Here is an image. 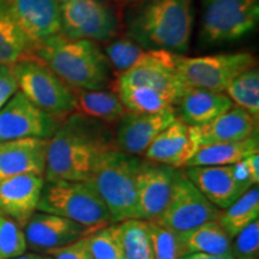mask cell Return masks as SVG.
I'll return each mask as SVG.
<instances>
[{"label":"cell","instance_id":"35","mask_svg":"<svg viewBox=\"0 0 259 259\" xmlns=\"http://www.w3.org/2000/svg\"><path fill=\"white\" fill-rule=\"evenodd\" d=\"M232 255L235 259L259 258V221L255 220L232 239Z\"/></svg>","mask_w":259,"mask_h":259},{"label":"cell","instance_id":"32","mask_svg":"<svg viewBox=\"0 0 259 259\" xmlns=\"http://www.w3.org/2000/svg\"><path fill=\"white\" fill-rule=\"evenodd\" d=\"M153 242L154 259H180L187 254L180 234L157 222H148Z\"/></svg>","mask_w":259,"mask_h":259},{"label":"cell","instance_id":"26","mask_svg":"<svg viewBox=\"0 0 259 259\" xmlns=\"http://www.w3.org/2000/svg\"><path fill=\"white\" fill-rule=\"evenodd\" d=\"M32 58V45L0 0V64L14 65Z\"/></svg>","mask_w":259,"mask_h":259},{"label":"cell","instance_id":"17","mask_svg":"<svg viewBox=\"0 0 259 259\" xmlns=\"http://www.w3.org/2000/svg\"><path fill=\"white\" fill-rule=\"evenodd\" d=\"M12 19L32 48L41 41L61 34L58 0H2Z\"/></svg>","mask_w":259,"mask_h":259},{"label":"cell","instance_id":"13","mask_svg":"<svg viewBox=\"0 0 259 259\" xmlns=\"http://www.w3.org/2000/svg\"><path fill=\"white\" fill-rule=\"evenodd\" d=\"M115 85L143 87L173 96L179 102L190 87L181 79L174 64V53L161 50H148L137 65L120 73Z\"/></svg>","mask_w":259,"mask_h":259},{"label":"cell","instance_id":"29","mask_svg":"<svg viewBox=\"0 0 259 259\" xmlns=\"http://www.w3.org/2000/svg\"><path fill=\"white\" fill-rule=\"evenodd\" d=\"M226 94L233 103L258 119L259 115V71L257 66L244 71L232 80Z\"/></svg>","mask_w":259,"mask_h":259},{"label":"cell","instance_id":"37","mask_svg":"<svg viewBox=\"0 0 259 259\" xmlns=\"http://www.w3.org/2000/svg\"><path fill=\"white\" fill-rule=\"evenodd\" d=\"M17 90L18 83L12 70V65L0 64V109Z\"/></svg>","mask_w":259,"mask_h":259},{"label":"cell","instance_id":"25","mask_svg":"<svg viewBox=\"0 0 259 259\" xmlns=\"http://www.w3.org/2000/svg\"><path fill=\"white\" fill-rule=\"evenodd\" d=\"M179 234L187 253L199 252L213 255L232 254V239L216 220Z\"/></svg>","mask_w":259,"mask_h":259},{"label":"cell","instance_id":"3","mask_svg":"<svg viewBox=\"0 0 259 259\" xmlns=\"http://www.w3.org/2000/svg\"><path fill=\"white\" fill-rule=\"evenodd\" d=\"M32 57L72 89L101 90L112 82L111 64L95 41L58 34L35 45Z\"/></svg>","mask_w":259,"mask_h":259},{"label":"cell","instance_id":"12","mask_svg":"<svg viewBox=\"0 0 259 259\" xmlns=\"http://www.w3.org/2000/svg\"><path fill=\"white\" fill-rule=\"evenodd\" d=\"M60 119L48 114L31 103L17 90L0 109V142L22 138L50 139Z\"/></svg>","mask_w":259,"mask_h":259},{"label":"cell","instance_id":"38","mask_svg":"<svg viewBox=\"0 0 259 259\" xmlns=\"http://www.w3.org/2000/svg\"><path fill=\"white\" fill-rule=\"evenodd\" d=\"M242 162H244L246 170H247V173L251 178L252 183H253L255 186H258V184H259V153L246 157L245 160H242Z\"/></svg>","mask_w":259,"mask_h":259},{"label":"cell","instance_id":"10","mask_svg":"<svg viewBox=\"0 0 259 259\" xmlns=\"http://www.w3.org/2000/svg\"><path fill=\"white\" fill-rule=\"evenodd\" d=\"M221 210L212 205L186 177L184 168L177 169L169 203L157 223L183 233L219 219Z\"/></svg>","mask_w":259,"mask_h":259},{"label":"cell","instance_id":"18","mask_svg":"<svg viewBox=\"0 0 259 259\" xmlns=\"http://www.w3.org/2000/svg\"><path fill=\"white\" fill-rule=\"evenodd\" d=\"M45 177L21 174L0 179V213L12 219L23 228L37 211Z\"/></svg>","mask_w":259,"mask_h":259},{"label":"cell","instance_id":"9","mask_svg":"<svg viewBox=\"0 0 259 259\" xmlns=\"http://www.w3.org/2000/svg\"><path fill=\"white\" fill-rule=\"evenodd\" d=\"M58 3L64 36L107 41L118 32V19L106 0H58Z\"/></svg>","mask_w":259,"mask_h":259},{"label":"cell","instance_id":"22","mask_svg":"<svg viewBox=\"0 0 259 259\" xmlns=\"http://www.w3.org/2000/svg\"><path fill=\"white\" fill-rule=\"evenodd\" d=\"M235 106L225 93L190 88L174 106L177 119L189 126H199L211 121Z\"/></svg>","mask_w":259,"mask_h":259},{"label":"cell","instance_id":"15","mask_svg":"<svg viewBox=\"0 0 259 259\" xmlns=\"http://www.w3.org/2000/svg\"><path fill=\"white\" fill-rule=\"evenodd\" d=\"M177 169L143 158L136 180L138 220L158 221L169 203Z\"/></svg>","mask_w":259,"mask_h":259},{"label":"cell","instance_id":"4","mask_svg":"<svg viewBox=\"0 0 259 259\" xmlns=\"http://www.w3.org/2000/svg\"><path fill=\"white\" fill-rule=\"evenodd\" d=\"M142 161L114 147L100 155L94 164L88 183L106 204L113 222L138 220L136 180Z\"/></svg>","mask_w":259,"mask_h":259},{"label":"cell","instance_id":"20","mask_svg":"<svg viewBox=\"0 0 259 259\" xmlns=\"http://www.w3.org/2000/svg\"><path fill=\"white\" fill-rule=\"evenodd\" d=\"M48 141L22 138L0 142V179L21 174L45 176Z\"/></svg>","mask_w":259,"mask_h":259},{"label":"cell","instance_id":"39","mask_svg":"<svg viewBox=\"0 0 259 259\" xmlns=\"http://www.w3.org/2000/svg\"><path fill=\"white\" fill-rule=\"evenodd\" d=\"M180 259H235L232 254L229 255H213L206 253H199V252H194V253H187L183 255Z\"/></svg>","mask_w":259,"mask_h":259},{"label":"cell","instance_id":"41","mask_svg":"<svg viewBox=\"0 0 259 259\" xmlns=\"http://www.w3.org/2000/svg\"><path fill=\"white\" fill-rule=\"evenodd\" d=\"M119 2H122V3H136V2H138V0H119Z\"/></svg>","mask_w":259,"mask_h":259},{"label":"cell","instance_id":"16","mask_svg":"<svg viewBox=\"0 0 259 259\" xmlns=\"http://www.w3.org/2000/svg\"><path fill=\"white\" fill-rule=\"evenodd\" d=\"M23 231L27 247L37 253H48L85 238L97 229L53 213L36 211L25 223Z\"/></svg>","mask_w":259,"mask_h":259},{"label":"cell","instance_id":"21","mask_svg":"<svg viewBox=\"0 0 259 259\" xmlns=\"http://www.w3.org/2000/svg\"><path fill=\"white\" fill-rule=\"evenodd\" d=\"M197 151L191 126L179 119L158 134L153 143L144 151V160L173 168H185L186 163Z\"/></svg>","mask_w":259,"mask_h":259},{"label":"cell","instance_id":"24","mask_svg":"<svg viewBox=\"0 0 259 259\" xmlns=\"http://www.w3.org/2000/svg\"><path fill=\"white\" fill-rule=\"evenodd\" d=\"M76 96V112L95 119L97 121L112 124L125 114L126 108L116 95L108 90L73 89Z\"/></svg>","mask_w":259,"mask_h":259},{"label":"cell","instance_id":"2","mask_svg":"<svg viewBox=\"0 0 259 259\" xmlns=\"http://www.w3.org/2000/svg\"><path fill=\"white\" fill-rule=\"evenodd\" d=\"M193 22V0H138L126 18L136 44L176 54L189 50Z\"/></svg>","mask_w":259,"mask_h":259},{"label":"cell","instance_id":"14","mask_svg":"<svg viewBox=\"0 0 259 259\" xmlns=\"http://www.w3.org/2000/svg\"><path fill=\"white\" fill-rule=\"evenodd\" d=\"M177 120L174 107L155 113L126 111L119 119L114 134V145L122 153L143 156L149 145L167 126Z\"/></svg>","mask_w":259,"mask_h":259},{"label":"cell","instance_id":"28","mask_svg":"<svg viewBox=\"0 0 259 259\" xmlns=\"http://www.w3.org/2000/svg\"><path fill=\"white\" fill-rule=\"evenodd\" d=\"M115 90L126 111L130 112L155 113L177 105L173 96L155 89L115 85Z\"/></svg>","mask_w":259,"mask_h":259},{"label":"cell","instance_id":"7","mask_svg":"<svg viewBox=\"0 0 259 259\" xmlns=\"http://www.w3.org/2000/svg\"><path fill=\"white\" fill-rule=\"evenodd\" d=\"M199 37L221 45L245 37L257 27L259 0H202Z\"/></svg>","mask_w":259,"mask_h":259},{"label":"cell","instance_id":"1","mask_svg":"<svg viewBox=\"0 0 259 259\" xmlns=\"http://www.w3.org/2000/svg\"><path fill=\"white\" fill-rule=\"evenodd\" d=\"M114 147V136L101 121L71 113L48 141L45 181H88L100 155Z\"/></svg>","mask_w":259,"mask_h":259},{"label":"cell","instance_id":"11","mask_svg":"<svg viewBox=\"0 0 259 259\" xmlns=\"http://www.w3.org/2000/svg\"><path fill=\"white\" fill-rule=\"evenodd\" d=\"M186 177L212 205L223 210L255 186L244 162L228 166H199L184 168Z\"/></svg>","mask_w":259,"mask_h":259},{"label":"cell","instance_id":"30","mask_svg":"<svg viewBox=\"0 0 259 259\" xmlns=\"http://www.w3.org/2000/svg\"><path fill=\"white\" fill-rule=\"evenodd\" d=\"M120 225L124 259H154L148 222L132 219L120 222Z\"/></svg>","mask_w":259,"mask_h":259},{"label":"cell","instance_id":"27","mask_svg":"<svg viewBox=\"0 0 259 259\" xmlns=\"http://www.w3.org/2000/svg\"><path fill=\"white\" fill-rule=\"evenodd\" d=\"M259 216V190L258 186L251 187L246 191L238 200L228 208L221 210L219 219L220 223L231 239L247 227Z\"/></svg>","mask_w":259,"mask_h":259},{"label":"cell","instance_id":"8","mask_svg":"<svg viewBox=\"0 0 259 259\" xmlns=\"http://www.w3.org/2000/svg\"><path fill=\"white\" fill-rule=\"evenodd\" d=\"M255 63L254 56L248 52L194 58L174 53V64L187 87L219 93H226L232 80Z\"/></svg>","mask_w":259,"mask_h":259},{"label":"cell","instance_id":"34","mask_svg":"<svg viewBox=\"0 0 259 259\" xmlns=\"http://www.w3.org/2000/svg\"><path fill=\"white\" fill-rule=\"evenodd\" d=\"M27 248L23 228L0 213V259H14L25 253Z\"/></svg>","mask_w":259,"mask_h":259},{"label":"cell","instance_id":"40","mask_svg":"<svg viewBox=\"0 0 259 259\" xmlns=\"http://www.w3.org/2000/svg\"><path fill=\"white\" fill-rule=\"evenodd\" d=\"M14 259H53L51 254L37 253V252H30V253H23Z\"/></svg>","mask_w":259,"mask_h":259},{"label":"cell","instance_id":"6","mask_svg":"<svg viewBox=\"0 0 259 259\" xmlns=\"http://www.w3.org/2000/svg\"><path fill=\"white\" fill-rule=\"evenodd\" d=\"M12 70L18 90L42 111L59 119L76 112L73 89L42 61L35 57L19 60L12 65Z\"/></svg>","mask_w":259,"mask_h":259},{"label":"cell","instance_id":"31","mask_svg":"<svg viewBox=\"0 0 259 259\" xmlns=\"http://www.w3.org/2000/svg\"><path fill=\"white\" fill-rule=\"evenodd\" d=\"M93 259H124L120 222L109 223L88 235Z\"/></svg>","mask_w":259,"mask_h":259},{"label":"cell","instance_id":"23","mask_svg":"<svg viewBox=\"0 0 259 259\" xmlns=\"http://www.w3.org/2000/svg\"><path fill=\"white\" fill-rule=\"evenodd\" d=\"M259 153L258 132L251 137L231 143H219L199 148L194 153L186 167L228 166L238 163L251 155Z\"/></svg>","mask_w":259,"mask_h":259},{"label":"cell","instance_id":"36","mask_svg":"<svg viewBox=\"0 0 259 259\" xmlns=\"http://www.w3.org/2000/svg\"><path fill=\"white\" fill-rule=\"evenodd\" d=\"M53 259H93L88 245V236L79 239L72 244L48 252Z\"/></svg>","mask_w":259,"mask_h":259},{"label":"cell","instance_id":"5","mask_svg":"<svg viewBox=\"0 0 259 259\" xmlns=\"http://www.w3.org/2000/svg\"><path fill=\"white\" fill-rule=\"evenodd\" d=\"M37 211L72 220L92 229L113 223L106 204L88 181H46Z\"/></svg>","mask_w":259,"mask_h":259},{"label":"cell","instance_id":"33","mask_svg":"<svg viewBox=\"0 0 259 259\" xmlns=\"http://www.w3.org/2000/svg\"><path fill=\"white\" fill-rule=\"evenodd\" d=\"M145 50L131 38H119L106 47V57L112 69L120 74L137 65L147 54Z\"/></svg>","mask_w":259,"mask_h":259},{"label":"cell","instance_id":"19","mask_svg":"<svg viewBox=\"0 0 259 259\" xmlns=\"http://www.w3.org/2000/svg\"><path fill=\"white\" fill-rule=\"evenodd\" d=\"M257 132L258 119L238 106H233L206 124L191 126V134L197 150L212 144L242 141Z\"/></svg>","mask_w":259,"mask_h":259}]
</instances>
